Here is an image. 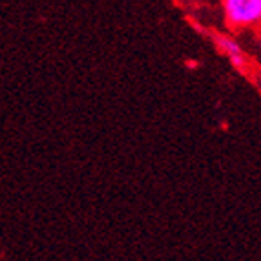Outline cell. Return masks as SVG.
<instances>
[{"label":"cell","mask_w":261,"mask_h":261,"mask_svg":"<svg viewBox=\"0 0 261 261\" xmlns=\"http://www.w3.org/2000/svg\"><path fill=\"white\" fill-rule=\"evenodd\" d=\"M221 8L226 26L232 30L261 22V0H223Z\"/></svg>","instance_id":"obj_1"},{"label":"cell","mask_w":261,"mask_h":261,"mask_svg":"<svg viewBox=\"0 0 261 261\" xmlns=\"http://www.w3.org/2000/svg\"><path fill=\"white\" fill-rule=\"evenodd\" d=\"M212 39H214V44H216V48L225 57H228V61H230V64L234 66L236 70L241 71V73H245V71L248 70L247 57H245L243 49L240 48V44L236 42V40H232L230 37H226V35H219V33H216Z\"/></svg>","instance_id":"obj_2"}]
</instances>
